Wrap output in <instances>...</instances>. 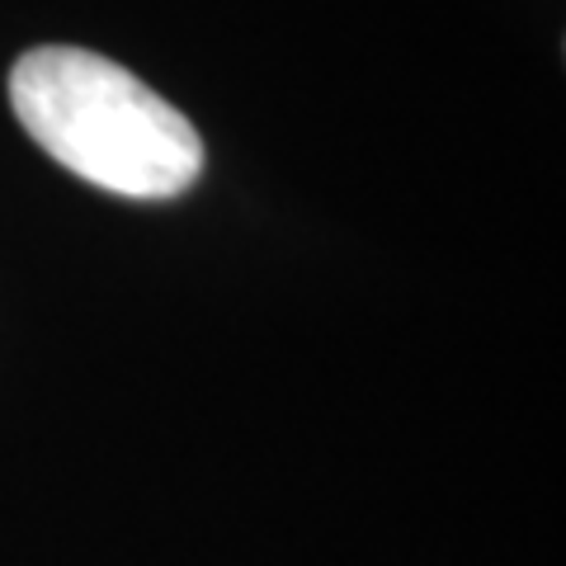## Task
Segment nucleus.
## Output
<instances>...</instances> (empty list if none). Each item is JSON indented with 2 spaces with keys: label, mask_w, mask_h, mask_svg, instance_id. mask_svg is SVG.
Segmentation results:
<instances>
[{
  "label": "nucleus",
  "mask_w": 566,
  "mask_h": 566,
  "mask_svg": "<svg viewBox=\"0 0 566 566\" xmlns=\"http://www.w3.org/2000/svg\"><path fill=\"white\" fill-rule=\"evenodd\" d=\"M10 104L52 161L123 199H175L203 170L193 123L99 52H24L10 71Z\"/></svg>",
  "instance_id": "obj_1"
}]
</instances>
